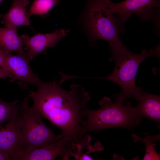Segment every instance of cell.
Wrapping results in <instances>:
<instances>
[{
  "instance_id": "obj_1",
  "label": "cell",
  "mask_w": 160,
  "mask_h": 160,
  "mask_svg": "<svg viewBox=\"0 0 160 160\" xmlns=\"http://www.w3.org/2000/svg\"><path fill=\"white\" fill-rule=\"evenodd\" d=\"M37 86L29 95L33 102L31 108L59 128L63 137L72 142L81 139L80 131L90 98L83 86L73 84L67 91L54 81H41Z\"/></svg>"
},
{
  "instance_id": "obj_2",
  "label": "cell",
  "mask_w": 160,
  "mask_h": 160,
  "mask_svg": "<svg viewBox=\"0 0 160 160\" xmlns=\"http://www.w3.org/2000/svg\"><path fill=\"white\" fill-rule=\"evenodd\" d=\"M125 100L121 93L116 97L114 103L104 96L99 102L100 108L92 110L87 108L84 124L80 131L81 137L91 132L113 127L130 128L139 123L141 117L130 103L124 105Z\"/></svg>"
},
{
  "instance_id": "obj_3",
  "label": "cell",
  "mask_w": 160,
  "mask_h": 160,
  "mask_svg": "<svg viewBox=\"0 0 160 160\" xmlns=\"http://www.w3.org/2000/svg\"><path fill=\"white\" fill-rule=\"evenodd\" d=\"M82 18L92 42L101 39L109 43L111 60L129 51L120 40L118 20L109 10L106 0H88Z\"/></svg>"
},
{
  "instance_id": "obj_4",
  "label": "cell",
  "mask_w": 160,
  "mask_h": 160,
  "mask_svg": "<svg viewBox=\"0 0 160 160\" xmlns=\"http://www.w3.org/2000/svg\"><path fill=\"white\" fill-rule=\"evenodd\" d=\"M159 55L158 47L148 51L143 50L139 54H134L129 51L113 60L116 65L110 75L105 77L91 78L104 79L113 82L122 89L121 93L125 99L132 97L138 102L144 92L143 90L136 86L135 83L139 66L148 57Z\"/></svg>"
},
{
  "instance_id": "obj_5",
  "label": "cell",
  "mask_w": 160,
  "mask_h": 160,
  "mask_svg": "<svg viewBox=\"0 0 160 160\" xmlns=\"http://www.w3.org/2000/svg\"><path fill=\"white\" fill-rule=\"evenodd\" d=\"M29 98L25 97L20 110L23 151L48 146L63 138L56 135L43 121L41 116L28 106Z\"/></svg>"
},
{
  "instance_id": "obj_6",
  "label": "cell",
  "mask_w": 160,
  "mask_h": 160,
  "mask_svg": "<svg viewBox=\"0 0 160 160\" xmlns=\"http://www.w3.org/2000/svg\"><path fill=\"white\" fill-rule=\"evenodd\" d=\"M109 11L112 14H117L121 21L124 23L132 14H135L143 20L154 19L158 14L153 9L160 6L159 0H125L119 3L106 0Z\"/></svg>"
},
{
  "instance_id": "obj_7",
  "label": "cell",
  "mask_w": 160,
  "mask_h": 160,
  "mask_svg": "<svg viewBox=\"0 0 160 160\" xmlns=\"http://www.w3.org/2000/svg\"><path fill=\"white\" fill-rule=\"evenodd\" d=\"M20 111L8 123L0 126V150L15 160L21 151L22 134Z\"/></svg>"
},
{
  "instance_id": "obj_8",
  "label": "cell",
  "mask_w": 160,
  "mask_h": 160,
  "mask_svg": "<svg viewBox=\"0 0 160 160\" xmlns=\"http://www.w3.org/2000/svg\"><path fill=\"white\" fill-rule=\"evenodd\" d=\"M73 143L68 139H62L50 145L23 151L15 160H52L60 156L68 160L71 156Z\"/></svg>"
},
{
  "instance_id": "obj_9",
  "label": "cell",
  "mask_w": 160,
  "mask_h": 160,
  "mask_svg": "<svg viewBox=\"0 0 160 160\" xmlns=\"http://www.w3.org/2000/svg\"><path fill=\"white\" fill-rule=\"evenodd\" d=\"M27 54H6L3 68L11 75L10 81L18 80L38 86L41 81L32 70Z\"/></svg>"
},
{
  "instance_id": "obj_10",
  "label": "cell",
  "mask_w": 160,
  "mask_h": 160,
  "mask_svg": "<svg viewBox=\"0 0 160 160\" xmlns=\"http://www.w3.org/2000/svg\"><path fill=\"white\" fill-rule=\"evenodd\" d=\"M69 30L62 28L49 33H38L29 37L23 34L20 37L23 47L27 51V56L31 60L36 56L49 47H54L61 39L67 35Z\"/></svg>"
},
{
  "instance_id": "obj_11",
  "label": "cell",
  "mask_w": 160,
  "mask_h": 160,
  "mask_svg": "<svg viewBox=\"0 0 160 160\" xmlns=\"http://www.w3.org/2000/svg\"><path fill=\"white\" fill-rule=\"evenodd\" d=\"M29 4V0H13L8 11L1 16L2 23L5 26L15 28L21 25H30V16L27 11Z\"/></svg>"
},
{
  "instance_id": "obj_12",
  "label": "cell",
  "mask_w": 160,
  "mask_h": 160,
  "mask_svg": "<svg viewBox=\"0 0 160 160\" xmlns=\"http://www.w3.org/2000/svg\"><path fill=\"white\" fill-rule=\"evenodd\" d=\"M0 49L6 54L27 55L23 49L22 40L14 27L0 28Z\"/></svg>"
},
{
  "instance_id": "obj_13",
  "label": "cell",
  "mask_w": 160,
  "mask_h": 160,
  "mask_svg": "<svg viewBox=\"0 0 160 160\" xmlns=\"http://www.w3.org/2000/svg\"><path fill=\"white\" fill-rule=\"evenodd\" d=\"M135 107L141 117H147L160 124V97L144 92Z\"/></svg>"
},
{
  "instance_id": "obj_14",
  "label": "cell",
  "mask_w": 160,
  "mask_h": 160,
  "mask_svg": "<svg viewBox=\"0 0 160 160\" xmlns=\"http://www.w3.org/2000/svg\"><path fill=\"white\" fill-rule=\"evenodd\" d=\"M60 1L34 0L30 7L28 14L30 16L33 15H39L41 17L46 16Z\"/></svg>"
},
{
  "instance_id": "obj_15",
  "label": "cell",
  "mask_w": 160,
  "mask_h": 160,
  "mask_svg": "<svg viewBox=\"0 0 160 160\" xmlns=\"http://www.w3.org/2000/svg\"><path fill=\"white\" fill-rule=\"evenodd\" d=\"M19 102L18 100L7 102L0 98V125L9 121L15 113L20 111L21 105H18Z\"/></svg>"
},
{
  "instance_id": "obj_16",
  "label": "cell",
  "mask_w": 160,
  "mask_h": 160,
  "mask_svg": "<svg viewBox=\"0 0 160 160\" xmlns=\"http://www.w3.org/2000/svg\"><path fill=\"white\" fill-rule=\"evenodd\" d=\"M135 141L140 140L144 143L146 146V152L143 160H160V155L156 153L154 146L156 143H153L155 138L158 136L152 137L147 136L144 138H141L135 135H132Z\"/></svg>"
},
{
  "instance_id": "obj_17",
  "label": "cell",
  "mask_w": 160,
  "mask_h": 160,
  "mask_svg": "<svg viewBox=\"0 0 160 160\" xmlns=\"http://www.w3.org/2000/svg\"><path fill=\"white\" fill-rule=\"evenodd\" d=\"M8 77H11L9 73L4 69L0 67V79Z\"/></svg>"
},
{
  "instance_id": "obj_18",
  "label": "cell",
  "mask_w": 160,
  "mask_h": 160,
  "mask_svg": "<svg viewBox=\"0 0 160 160\" xmlns=\"http://www.w3.org/2000/svg\"><path fill=\"white\" fill-rule=\"evenodd\" d=\"M6 54L0 49V67L3 68L4 65Z\"/></svg>"
},
{
  "instance_id": "obj_19",
  "label": "cell",
  "mask_w": 160,
  "mask_h": 160,
  "mask_svg": "<svg viewBox=\"0 0 160 160\" xmlns=\"http://www.w3.org/2000/svg\"><path fill=\"white\" fill-rule=\"evenodd\" d=\"M11 160L9 156L7 153L0 150V160Z\"/></svg>"
},
{
  "instance_id": "obj_20",
  "label": "cell",
  "mask_w": 160,
  "mask_h": 160,
  "mask_svg": "<svg viewBox=\"0 0 160 160\" xmlns=\"http://www.w3.org/2000/svg\"><path fill=\"white\" fill-rule=\"evenodd\" d=\"M2 1V0H0V3Z\"/></svg>"
}]
</instances>
